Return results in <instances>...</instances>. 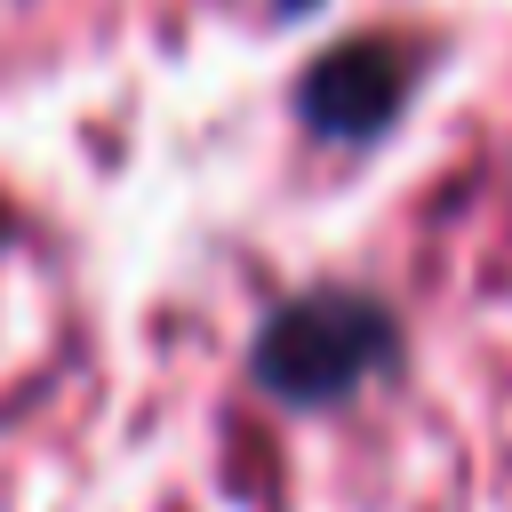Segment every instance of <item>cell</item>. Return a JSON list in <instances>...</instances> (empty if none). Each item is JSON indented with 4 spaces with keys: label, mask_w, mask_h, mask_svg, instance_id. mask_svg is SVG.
Here are the masks:
<instances>
[{
    "label": "cell",
    "mask_w": 512,
    "mask_h": 512,
    "mask_svg": "<svg viewBox=\"0 0 512 512\" xmlns=\"http://www.w3.org/2000/svg\"><path fill=\"white\" fill-rule=\"evenodd\" d=\"M400 352V328L376 296L352 288H312L296 304H280L256 336V384L296 400V408H328L344 400L360 376H376Z\"/></svg>",
    "instance_id": "1"
},
{
    "label": "cell",
    "mask_w": 512,
    "mask_h": 512,
    "mask_svg": "<svg viewBox=\"0 0 512 512\" xmlns=\"http://www.w3.org/2000/svg\"><path fill=\"white\" fill-rule=\"evenodd\" d=\"M408 88H416V56L376 32V40L328 48V56L304 72L296 112H304L320 136H376V128H392V112L408 104Z\"/></svg>",
    "instance_id": "2"
},
{
    "label": "cell",
    "mask_w": 512,
    "mask_h": 512,
    "mask_svg": "<svg viewBox=\"0 0 512 512\" xmlns=\"http://www.w3.org/2000/svg\"><path fill=\"white\" fill-rule=\"evenodd\" d=\"M296 8H312V0H280V16H296Z\"/></svg>",
    "instance_id": "3"
}]
</instances>
